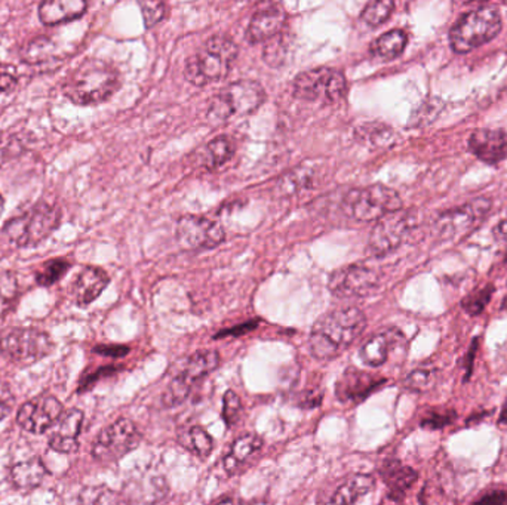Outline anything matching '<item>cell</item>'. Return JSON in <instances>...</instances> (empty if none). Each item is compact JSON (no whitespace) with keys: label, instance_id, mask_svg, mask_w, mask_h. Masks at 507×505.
<instances>
[{"label":"cell","instance_id":"obj_1","mask_svg":"<svg viewBox=\"0 0 507 505\" xmlns=\"http://www.w3.org/2000/svg\"><path fill=\"white\" fill-rule=\"evenodd\" d=\"M365 326V314L356 307L330 312L314 323L310 333V352L319 361H331L351 347Z\"/></svg>","mask_w":507,"mask_h":505},{"label":"cell","instance_id":"obj_2","mask_svg":"<svg viewBox=\"0 0 507 505\" xmlns=\"http://www.w3.org/2000/svg\"><path fill=\"white\" fill-rule=\"evenodd\" d=\"M121 74L109 63L86 60L65 79L63 94L73 104H100L121 88Z\"/></svg>","mask_w":507,"mask_h":505},{"label":"cell","instance_id":"obj_3","mask_svg":"<svg viewBox=\"0 0 507 505\" xmlns=\"http://www.w3.org/2000/svg\"><path fill=\"white\" fill-rule=\"evenodd\" d=\"M238 53V45L234 44V39L215 35L206 41L204 48L185 61V79L196 86L223 81L229 74Z\"/></svg>","mask_w":507,"mask_h":505},{"label":"cell","instance_id":"obj_4","mask_svg":"<svg viewBox=\"0 0 507 505\" xmlns=\"http://www.w3.org/2000/svg\"><path fill=\"white\" fill-rule=\"evenodd\" d=\"M61 213L53 203L41 201L25 213L9 220L4 227L5 236L18 248H28L45 241L60 225Z\"/></svg>","mask_w":507,"mask_h":505},{"label":"cell","instance_id":"obj_5","mask_svg":"<svg viewBox=\"0 0 507 505\" xmlns=\"http://www.w3.org/2000/svg\"><path fill=\"white\" fill-rule=\"evenodd\" d=\"M502 15L494 8L469 11L450 30V44L457 54H467L492 42L502 32Z\"/></svg>","mask_w":507,"mask_h":505},{"label":"cell","instance_id":"obj_6","mask_svg":"<svg viewBox=\"0 0 507 505\" xmlns=\"http://www.w3.org/2000/svg\"><path fill=\"white\" fill-rule=\"evenodd\" d=\"M266 101V91L253 81H238L227 84L211 98L206 116L214 124H223L234 116H246Z\"/></svg>","mask_w":507,"mask_h":505},{"label":"cell","instance_id":"obj_7","mask_svg":"<svg viewBox=\"0 0 507 505\" xmlns=\"http://www.w3.org/2000/svg\"><path fill=\"white\" fill-rule=\"evenodd\" d=\"M342 206L347 217L361 223H373L401 211L403 201L394 190L386 185L374 184L347 193Z\"/></svg>","mask_w":507,"mask_h":505},{"label":"cell","instance_id":"obj_8","mask_svg":"<svg viewBox=\"0 0 507 505\" xmlns=\"http://www.w3.org/2000/svg\"><path fill=\"white\" fill-rule=\"evenodd\" d=\"M53 349V340L41 329L13 328L0 333V353L18 365L36 363Z\"/></svg>","mask_w":507,"mask_h":505},{"label":"cell","instance_id":"obj_9","mask_svg":"<svg viewBox=\"0 0 507 505\" xmlns=\"http://www.w3.org/2000/svg\"><path fill=\"white\" fill-rule=\"evenodd\" d=\"M294 95L300 100L335 104L347 93L346 76L340 70L319 67L295 77Z\"/></svg>","mask_w":507,"mask_h":505},{"label":"cell","instance_id":"obj_10","mask_svg":"<svg viewBox=\"0 0 507 505\" xmlns=\"http://www.w3.org/2000/svg\"><path fill=\"white\" fill-rule=\"evenodd\" d=\"M218 365H220V354L215 350H201L194 353L189 361H185L182 372L169 382L168 389L162 396L164 405L166 408L182 405L192 393L194 384L208 377L218 368Z\"/></svg>","mask_w":507,"mask_h":505},{"label":"cell","instance_id":"obj_11","mask_svg":"<svg viewBox=\"0 0 507 505\" xmlns=\"http://www.w3.org/2000/svg\"><path fill=\"white\" fill-rule=\"evenodd\" d=\"M492 206V199L478 197L464 205L448 209L436 218V236L442 241H454L466 236L487 218Z\"/></svg>","mask_w":507,"mask_h":505},{"label":"cell","instance_id":"obj_12","mask_svg":"<svg viewBox=\"0 0 507 505\" xmlns=\"http://www.w3.org/2000/svg\"><path fill=\"white\" fill-rule=\"evenodd\" d=\"M141 434L131 420L121 418L105 427L93 443V457L100 462L119 461L137 448Z\"/></svg>","mask_w":507,"mask_h":505},{"label":"cell","instance_id":"obj_13","mask_svg":"<svg viewBox=\"0 0 507 505\" xmlns=\"http://www.w3.org/2000/svg\"><path fill=\"white\" fill-rule=\"evenodd\" d=\"M225 239L224 229L217 221L202 215H185L177 223V242L185 251L217 248Z\"/></svg>","mask_w":507,"mask_h":505},{"label":"cell","instance_id":"obj_14","mask_svg":"<svg viewBox=\"0 0 507 505\" xmlns=\"http://www.w3.org/2000/svg\"><path fill=\"white\" fill-rule=\"evenodd\" d=\"M413 227H414V217L411 213H403V209L383 217L382 220L377 221V224L371 232L370 242H368L371 252L374 253L375 257H383L393 252L407 241Z\"/></svg>","mask_w":507,"mask_h":505},{"label":"cell","instance_id":"obj_15","mask_svg":"<svg viewBox=\"0 0 507 505\" xmlns=\"http://www.w3.org/2000/svg\"><path fill=\"white\" fill-rule=\"evenodd\" d=\"M328 285L340 298L366 297L379 286V274L365 265H347L331 274Z\"/></svg>","mask_w":507,"mask_h":505},{"label":"cell","instance_id":"obj_16","mask_svg":"<svg viewBox=\"0 0 507 505\" xmlns=\"http://www.w3.org/2000/svg\"><path fill=\"white\" fill-rule=\"evenodd\" d=\"M63 417V405L49 394L25 401L16 413V422L28 433L42 434Z\"/></svg>","mask_w":507,"mask_h":505},{"label":"cell","instance_id":"obj_17","mask_svg":"<svg viewBox=\"0 0 507 505\" xmlns=\"http://www.w3.org/2000/svg\"><path fill=\"white\" fill-rule=\"evenodd\" d=\"M472 154L483 163L495 166L507 157V134L503 129H478L467 141Z\"/></svg>","mask_w":507,"mask_h":505},{"label":"cell","instance_id":"obj_18","mask_svg":"<svg viewBox=\"0 0 507 505\" xmlns=\"http://www.w3.org/2000/svg\"><path fill=\"white\" fill-rule=\"evenodd\" d=\"M384 380L375 378L371 373L356 368H349L343 372L335 384V396L342 401H359L370 396Z\"/></svg>","mask_w":507,"mask_h":505},{"label":"cell","instance_id":"obj_19","mask_svg":"<svg viewBox=\"0 0 507 505\" xmlns=\"http://www.w3.org/2000/svg\"><path fill=\"white\" fill-rule=\"evenodd\" d=\"M285 23V9L282 8L281 5H270L251 18L250 25L246 30V39L251 44L270 41L282 33Z\"/></svg>","mask_w":507,"mask_h":505},{"label":"cell","instance_id":"obj_20","mask_svg":"<svg viewBox=\"0 0 507 505\" xmlns=\"http://www.w3.org/2000/svg\"><path fill=\"white\" fill-rule=\"evenodd\" d=\"M84 424V412L79 410H70L60 418V421L49 437V446L55 452L73 453L79 448V434Z\"/></svg>","mask_w":507,"mask_h":505},{"label":"cell","instance_id":"obj_21","mask_svg":"<svg viewBox=\"0 0 507 505\" xmlns=\"http://www.w3.org/2000/svg\"><path fill=\"white\" fill-rule=\"evenodd\" d=\"M109 274L100 267H93V265L84 267L73 283V298L81 307L89 305L100 297L103 291L109 285Z\"/></svg>","mask_w":507,"mask_h":505},{"label":"cell","instance_id":"obj_22","mask_svg":"<svg viewBox=\"0 0 507 505\" xmlns=\"http://www.w3.org/2000/svg\"><path fill=\"white\" fill-rule=\"evenodd\" d=\"M169 486L161 476L134 479L125 488V500L128 505H157L168 495Z\"/></svg>","mask_w":507,"mask_h":505},{"label":"cell","instance_id":"obj_23","mask_svg":"<svg viewBox=\"0 0 507 505\" xmlns=\"http://www.w3.org/2000/svg\"><path fill=\"white\" fill-rule=\"evenodd\" d=\"M375 480L368 474H353L337 486V490L319 505H354L374 490Z\"/></svg>","mask_w":507,"mask_h":505},{"label":"cell","instance_id":"obj_24","mask_svg":"<svg viewBox=\"0 0 507 505\" xmlns=\"http://www.w3.org/2000/svg\"><path fill=\"white\" fill-rule=\"evenodd\" d=\"M382 478L389 490V498L392 501H403L408 490L413 488L419 474L411 467H405L399 461H387L383 465Z\"/></svg>","mask_w":507,"mask_h":505},{"label":"cell","instance_id":"obj_25","mask_svg":"<svg viewBox=\"0 0 507 505\" xmlns=\"http://www.w3.org/2000/svg\"><path fill=\"white\" fill-rule=\"evenodd\" d=\"M88 9L84 0H54L39 6V18L45 25H63L81 18Z\"/></svg>","mask_w":507,"mask_h":505},{"label":"cell","instance_id":"obj_26","mask_svg":"<svg viewBox=\"0 0 507 505\" xmlns=\"http://www.w3.org/2000/svg\"><path fill=\"white\" fill-rule=\"evenodd\" d=\"M401 340H403V335L398 331L377 333L363 345L361 359L365 365L379 368L386 363L393 345L398 344Z\"/></svg>","mask_w":507,"mask_h":505},{"label":"cell","instance_id":"obj_27","mask_svg":"<svg viewBox=\"0 0 507 505\" xmlns=\"http://www.w3.org/2000/svg\"><path fill=\"white\" fill-rule=\"evenodd\" d=\"M48 470L41 458L33 457L25 461L16 462L9 469V479L16 490H33L42 485Z\"/></svg>","mask_w":507,"mask_h":505},{"label":"cell","instance_id":"obj_28","mask_svg":"<svg viewBox=\"0 0 507 505\" xmlns=\"http://www.w3.org/2000/svg\"><path fill=\"white\" fill-rule=\"evenodd\" d=\"M263 448L262 437L257 434L248 433L238 437L232 443L230 452L224 458V469L229 474H234L245 464L253 455Z\"/></svg>","mask_w":507,"mask_h":505},{"label":"cell","instance_id":"obj_29","mask_svg":"<svg viewBox=\"0 0 507 505\" xmlns=\"http://www.w3.org/2000/svg\"><path fill=\"white\" fill-rule=\"evenodd\" d=\"M408 36L403 30H391L371 44V54L380 60L391 61L403 55L407 48Z\"/></svg>","mask_w":507,"mask_h":505},{"label":"cell","instance_id":"obj_30","mask_svg":"<svg viewBox=\"0 0 507 505\" xmlns=\"http://www.w3.org/2000/svg\"><path fill=\"white\" fill-rule=\"evenodd\" d=\"M234 154V140L227 135H222V137L214 138L213 141H210V144L206 145L202 161L206 168L215 169L227 163Z\"/></svg>","mask_w":507,"mask_h":505},{"label":"cell","instance_id":"obj_31","mask_svg":"<svg viewBox=\"0 0 507 505\" xmlns=\"http://www.w3.org/2000/svg\"><path fill=\"white\" fill-rule=\"evenodd\" d=\"M180 443L185 450L194 453L199 458H208L214 450L213 437L202 427H190L184 433L180 434Z\"/></svg>","mask_w":507,"mask_h":505},{"label":"cell","instance_id":"obj_32","mask_svg":"<svg viewBox=\"0 0 507 505\" xmlns=\"http://www.w3.org/2000/svg\"><path fill=\"white\" fill-rule=\"evenodd\" d=\"M443 109H445V104H443L442 100H439V98H427L413 113L410 126H414V128L429 126V124H433L441 116Z\"/></svg>","mask_w":507,"mask_h":505},{"label":"cell","instance_id":"obj_33","mask_svg":"<svg viewBox=\"0 0 507 505\" xmlns=\"http://www.w3.org/2000/svg\"><path fill=\"white\" fill-rule=\"evenodd\" d=\"M72 267V262L65 258H53L46 261L37 272L36 282L41 286H53L56 282L61 281L65 273Z\"/></svg>","mask_w":507,"mask_h":505},{"label":"cell","instance_id":"obj_34","mask_svg":"<svg viewBox=\"0 0 507 505\" xmlns=\"http://www.w3.org/2000/svg\"><path fill=\"white\" fill-rule=\"evenodd\" d=\"M313 180V171L307 168H297L282 177L278 190L283 196H293L295 193L302 192L312 184Z\"/></svg>","mask_w":507,"mask_h":505},{"label":"cell","instance_id":"obj_35","mask_svg":"<svg viewBox=\"0 0 507 505\" xmlns=\"http://www.w3.org/2000/svg\"><path fill=\"white\" fill-rule=\"evenodd\" d=\"M55 53V45L48 37L41 36L33 39L27 46L23 48V58L28 64H39L49 61Z\"/></svg>","mask_w":507,"mask_h":505},{"label":"cell","instance_id":"obj_36","mask_svg":"<svg viewBox=\"0 0 507 505\" xmlns=\"http://www.w3.org/2000/svg\"><path fill=\"white\" fill-rule=\"evenodd\" d=\"M81 505H121V497L107 486H88L79 495Z\"/></svg>","mask_w":507,"mask_h":505},{"label":"cell","instance_id":"obj_37","mask_svg":"<svg viewBox=\"0 0 507 505\" xmlns=\"http://www.w3.org/2000/svg\"><path fill=\"white\" fill-rule=\"evenodd\" d=\"M394 4L391 0H379V2H370L363 8L361 14V20L370 27H379L383 23H386L393 13Z\"/></svg>","mask_w":507,"mask_h":505},{"label":"cell","instance_id":"obj_38","mask_svg":"<svg viewBox=\"0 0 507 505\" xmlns=\"http://www.w3.org/2000/svg\"><path fill=\"white\" fill-rule=\"evenodd\" d=\"M20 293V285L15 274L11 272L0 274V317H4L13 309Z\"/></svg>","mask_w":507,"mask_h":505},{"label":"cell","instance_id":"obj_39","mask_svg":"<svg viewBox=\"0 0 507 505\" xmlns=\"http://www.w3.org/2000/svg\"><path fill=\"white\" fill-rule=\"evenodd\" d=\"M492 293H494V286L492 285H485L482 288L476 289L462 301V309L471 316H479L485 310V307L490 304Z\"/></svg>","mask_w":507,"mask_h":505},{"label":"cell","instance_id":"obj_40","mask_svg":"<svg viewBox=\"0 0 507 505\" xmlns=\"http://www.w3.org/2000/svg\"><path fill=\"white\" fill-rule=\"evenodd\" d=\"M436 382V372L431 368H417L408 373L405 378L403 385L405 389L411 391H417V393H424L429 390L433 389Z\"/></svg>","mask_w":507,"mask_h":505},{"label":"cell","instance_id":"obj_41","mask_svg":"<svg viewBox=\"0 0 507 505\" xmlns=\"http://www.w3.org/2000/svg\"><path fill=\"white\" fill-rule=\"evenodd\" d=\"M288 49H290L288 39L282 33H279L278 36L267 41L266 48L263 53L264 54V61L272 67H278V65L283 64Z\"/></svg>","mask_w":507,"mask_h":505},{"label":"cell","instance_id":"obj_42","mask_svg":"<svg viewBox=\"0 0 507 505\" xmlns=\"http://www.w3.org/2000/svg\"><path fill=\"white\" fill-rule=\"evenodd\" d=\"M141 14L144 20L145 27H154L159 25L166 15V5L164 2H154V0H143L140 2Z\"/></svg>","mask_w":507,"mask_h":505},{"label":"cell","instance_id":"obj_43","mask_svg":"<svg viewBox=\"0 0 507 505\" xmlns=\"http://www.w3.org/2000/svg\"><path fill=\"white\" fill-rule=\"evenodd\" d=\"M242 413V403L238 394L234 390L225 391L224 399H223V420H224L227 427L236 424Z\"/></svg>","mask_w":507,"mask_h":505},{"label":"cell","instance_id":"obj_44","mask_svg":"<svg viewBox=\"0 0 507 505\" xmlns=\"http://www.w3.org/2000/svg\"><path fill=\"white\" fill-rule=\"evenodd\" d=\"M359 140L370 141L371 144L382 145L387 141V137L392 135V129L382 126V124H365L358 129Z\"/></svg>","mask_w":507,"mask_h":505},{"label":"cell","instance_id":"obj_45","mask_svg":"<svg viewBox=\"0 0 507 505\" xmlns=\"http://www.w3.org/2000/svg\"><path fill=\"white\" fill-rule=\"evenodd\" d=\"M454 412H432L422 418V427L429 430H441L454 420Z\"/></svg>","mask_w":507,"mask_h":505},{"label":"cell","instance_id":"obj_46","mask_svg":"<svg viewBox=\"0 0 507 505\" xmlns=\"http://www.w3.org/2000/svg\"><path fill=\"white\" fill-rule=\"evenodd\" d=\"M15 405V397L6 382L0 381V421L8 417Z\"/></svg>","mask_w":507,"mask_h":505},{"label":"cell","instance_id":"obj_47","mask_svg":"<svg viewBox=\"0 0 507 505\" xmlns=\"http://www.w3.org/2000/svg\"><path fill=\"white\" fill-rule=\"evenodd\" d=\"M16 86L15 70L11 65L0 63V94L9 93Z\"/></svg>","mask_w":507,"mask_h":505},{"label":"cell","instance_id":"obj_48","mask_svg":"<svg viewBox=\"0 0 507 505\" xmlns=\"http://www.w3.org/2000/svg\"><path fill=\"white\" fill-rule=\"evenodd\" d=\"M507 490H492L479 498L473 505H506Z\"/></svg>","mask_w":507,"mask_h":505},{"label":"cell","instance_id":"obj_49","mask_svg":"<svg viewBox=\"0 0 507 505\" xmlns=\"http://www.w3.org/2000/svg\"><path fill=\"white\" fill-rule=\"evenodd\" d=\"M94 352L97 354H101V356L114 357V359H117V357L126 356V354L129 353V349L125 347V345H97V347L94 349Z\"/></svg>","mask_w":507,"mask_h":505},{"label":"cell","instance_id":"obj_50","mask_svg":"<svg viewBox=\"0 0 507 505\" xmlns=\"http://www.w3.org/2000/svg\"><path fill=\"white\" fill-rule=\"evenodd\" d=\"M479 340L475 338L473 342H472L471 349H469V353H467L466 359H464V369H466V381L472 377V372H473V361H475L476 352H478Z\"/></svg>","mask_w":507,"mask_h":505},{"label":"cell","instance_id":"obj_51","mask_svg":"<svg viewBox=\"0 0 507 505\" xmlns=\"http://www.w3.org/2000/svg\"><path fill=\"white\" fill-rule=\"evenodd\" d=\"M494 236L497 241L503 242L507 245V213L503 220L500 221L494 229Z\"/></svg>","mask_w":507,"mask_h":505},{"label":"cell","instance_id":"obj_52","mask_svg":"<svg viewBox=\"0 0 507 505\" xmlns=\"http://www.w3.org/2000/svg\"><path fill=\"white\" fill-rule=\"evenodd\" d=\"M214 505H242L241 502L236 501L234 498H223L220 501L215 502Z\"/></svg>","mask_w":507,"mask_h":505},{"label":"cell","instance_id":"obj_53","mask_svg":"<svg viewBox=\"0 0 507 505\" xmlns=\"http://www.w3.org/2000/svg\"><path fill=\"white\" fill-rule=\"evenodd\" d=\"M499 424H507V401H504L503 410L500 413Z\"/></svg>","mask_w":507,"mask_h":505},{"label":"cell","instance_id":"obj_54","mask_svg":"<svg viewBox=\"0 0 507 505\" xmlns=\"http://www.w3.org/2000/svg\"><path fill=\"white\" fill-rule=\"evenodd\" d=\"M4 206H5L4 197H2V194H0V215H2V213H4Z\"/></svg>","mask_w":507,"mask_h":505}]
</instances>
